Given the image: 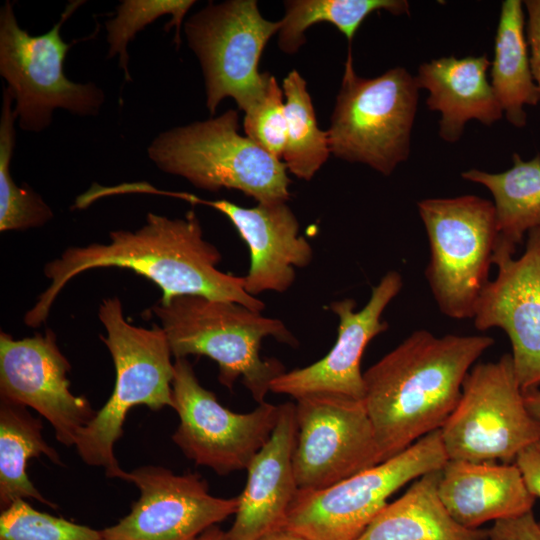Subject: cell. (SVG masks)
<instances>
[{
    "label": "cell",
    "instance_id": "15",
    "mask_svg": "<svg viewBox=\"0 0 540 540\" xmlns=\"http://www.w3.org/2000/svg\"><path fill=\"white\" fill-rule=\"evenodd\" d=\"M71 366L53 331L16 340L0 334V396L30 407L53 427L58 442L74 446L96 414L85 396L71 392Z\"/></svg>",
    "mask_w": 540,
    "mask_h": 540
},
{
    "label": "cell",
    "instance_id": "32",
    "mask_svg": "<svg viewBox=\"0 0 540 540\" xmlns=\"http://www.w3.org/2000/svg\"><path fill=\"white\" fill-rule=\"evenodd\" d=\"M488 540H540V524L533 512L494 522Z\"/></svg>",
    "mask_w": 540,
    "mask_h": 540
},
{
    "label": "cell",
    "instance_id": "9",
    "mask_svg": "<svg viewBox=\"0 0 540 540\" xmlns=\"http://www.w3.org/2000/svg\"><path fill=\"white\" fill-rule=\"evenodd\" d=\"M71 1L46 33L31 35L17 22L13 4L0 9V75L13 95L19 127L41 132L56 109L78 116L98 115L104 93L94 83H75L64 73V60L73 43L62 39V25L82 5Z\"/></svg>",
    "mask_w": 540,
    "mask_h": 540
},
{
    "label": "cell",
    "instance_id": "3",
    "mask_svg": "<svg viewBox=\"0 0 540 540\" xmlns=\"http://www.w3.org/2000/svg\"><path fill=\"white\" fill-rule=\"evenodd\" d=\"M152 311L175 358L209 357L218 364L222 385L232 389L241 378L259 404L273 380L286 372L279 360L260 356L262 340L270 336L291 346L298 344L281 320L235 302L184 295L159 301Z\"/></svg>",
    "mask_w": 540,
    "mask_h": 540
},
{
    "label": "cell",
    "instance_id": "31",
    "mask_svg": "<svg viewBox=\"0 0 540 540\" xmlns=\"http://www.w3.org/2000/svg\"><path fill=\"white\" fill-rule=\"evenodd\" d=\"M283 90L269 73L262 97L245 113L246 137L281 160L286 144L287 120Z\"/></svg>",
    "mask_w": 540,
    "mask_h": 540
},
{
    "label": "cell",
    "instance_id": "17",
    "mask_svg": "<svg viewBox=\"0 0 540 540\" xmlns=\"http://www.w3.org/2000/svg\"><path fill=\"white\" fill-rule=\"evenodd\" d=\"M402 286L400 273L390 270L372 287L371 296L362 309L355 311L356 302L351 298L332 302L329 309L339 319L333 347L317 362L278 376L271 383L270 391L295 399L330 394L363 400V353L373 338L388 329V323L381 317Z\"/></svg>",
    "mask_w": 540,
    "mask_h": 540
},
{
    "label": "cell",
    "instance_id": "36",
    "mask_svg": "<svg viewBox=\"0 0 540 540\" xmlns=\"http://www.w3.org/2000/svg\"><path fill=\"white\" fill-rule=\"evenodd\" d=\"M259 540H307V539L295 533H292L290 531L279 529L263 536Z\"/></svg>",
    "mask_w": 540,
    "mask_h": 540
},
{
    "label": "cell",
    "instance_id": "10",
    "mask_svg": "<svg viewBox=\"0 0 540 540\" xmlns=\"http://www.w3.org/2000/svg\"><path fill=\"white\" fill-rule=\"evenodd\" d=\"M440 432L448 460L472 462L510 463L540 438V424L526 408L511 354L471 368Z\"/></svg>",
    "mask_w": 540,
    "mask_h": 540
},
{
    "label": "cell",
    "instance_id": "5",
    "mask_svg": "<svg viewBox=\"0 0 540 540\" xmlns=\"http://www.w3.org/2000/svg\"><path fill=\"white\" fill-rule=\"evenodd\" d=\"M147 154L161 171L183 177L199 189H235L265 204L287 202L290 197L285 164L240 135L235 109L161 132Z\"/></svg>",
    "mask_w": 540,
    "mask_h": 540
},
{
    "label": "cell",
    "instance_id": "23",
    "mask_svg": "<svg viewBox=\"0 0 540 540\" xmlns=\"http://www.w3.org/2000/svg\"><path fill=\"white\" fill-rule=\"evenodd\" d=\"M491 86L508 122L517 127L527 123L525 106L537 105L540 94L534 81L525 35L524 4L505 0L501 4Z\"/></svg>",
    "mask_w": 540,
    "mask_h": 540
},
{
    "label": "cell",
    "instance_id": "34",
    "mask_svg": "<svg viewBox=\"0 0 540 540\" xmlns=\"http://www.w3.org/2000/svg\"><path fill=\"white\" fill-rule=\"evenodd\" d=\"M514 463L521 471L530 492L540 498V438L524 448Z\"/></svg>",
    "mask_w": 540,
    "mask_h": 540
},
{
    "label": "cell",
    "instance_id": "35",
    "mask_svg": "<svg viewBox=\"0 0 540 540\" xmlns=\"http://www.w3.org/2000/svg\"><path fill=\"white\" fill-rule=\"evenodd\" d=\"M524 402L532 417L540 424V390L531 389L523 392Z\"/></svg>",
    "mask_w": 540,
    "mask_h": 540
},
{
    "label": "cell",
    "instance_id": "18",
    "mask_svg": "<svg viewBox=\"0 0 540 540\" xmlns=\"http://www.w3.org/2000/svg\"><path fill=\"white\" fill-rule=\"evenodd\" d=\"M162 195L210 206L228 217L249 248L250 266L244 288L254 297L266 291L286 292L294 283L295 269L312 261V247L299 234V222L286 202L244 208L227 200H203L190 193L163 191Z\"/></svg>",
    "mask_w": 540,
    "mask_h": 540
},
{
    "label": "cell",
    "instance_id": "11",
    "mask_svg": "<svg viewBox=\"0 0 540 540\" xmlns=\"http://www.w3.org/2000/svg\"><path fill=\"white\" fill-rule=\"evenodd\" d=\"M280 28V20L261 15L255 0L210 2L188 18L184 33L202 69L211 115L227 97L244 112L262 97L269 73L259 72V61Z\"/></svg>",
    "mask_w": 540,
    "mask_h": 540
},
{
    "label": "cell",
    "instance_id": "33",
    "mask_svg": "<svg viewBox=\"0 0 540 540\" xmlns=\"http://www.w3.org/2000/svg\"><path fill=\"white\" fill-rule=\"evenodd\" d=\"M527 12L526 40L534 81L540 94V0L524 1Z\"/></svg>",
    "mask_w": 540,
    "mask_h": 540
},
{
    "label": "cell",
    "instance_id": "14",
    "mask_svg": "<svg viewBox=\"0 0 540 540\" xmlns=\"http://www.w3.org/2000/svg\"><path fill=\"white\" fill-rule=\"evenodd\" d=\"M139 498L118 523L102 530L106 540H196L236 513L238 497L220 498L195 473L177 475L154 465L124 471Z\"/></svg>",
    "mask_w": 540,
    "mask_h": 540
},
{
    "label": "cell",
    "instance_id": "4",
    "mask_svg": "<svg viewBox=\"0 0 540 540\" xmlns=\"http://www.w3.org/2000/svg\"><path fill=\"white\" fill-rule=\"evenodd\" d=\"M98 315L107 332L100 339L113 359L115 385L103 407L81 430L74 446L84 463L102 467L107 477L120 479L124 470L116 459L114 446L123 434L129 410L138 405L154 411L174 407L173 355L163 328L154 324L148 329L128 323L117 297L105 299Z\"/></svg>",
    "mask_w": 540,
    "mask_h": 540
},
{
    "label": "cell",
    "instance_id": "16",
    "mask_svg": "<svg viewBox=\"0 0 540 540\" xmlns=\"http://www.w3.org/2000/svg\"><path fill=\"white\" fill-rule=\"evenodd\" d=\"M527 234L520 258L494 253L498 274L483 290L473 317L477 330L497 327L507 334L523 392L540 386V227Z\"/></svg>",
    "mask_w": 540,
    "mask_h": 540
},
{
    "label": "cell",
    "instance_id": "6",
    "mask_svg": "<svg viewBox=\"0 0 540 540\" xmlns=\"http://www.w3.org/2000/svg\"><path fill=\"white\" fill-rule=\"evenodd\" d=\"M419 86L405 68L359 76L349 48L327 130L333 156L388 176L410 153Z\"/></svg>",
    "mask_w": 540,
    "mask_h": 540
},
{
    "label": "cell",
    "instance_id": "21",
    "mask_svg": "<svg viewBox=\"0 0 540 540\" xmlns=\"http://www.w3.org/2000/svg\"><path fill=\"white\" fill-rule=\"evenodd\" d=\"M486 55L433 59L420 65L415 76L419 88L428 91L426 104L441 114L439 135L457 142L469 120L492 125L503 116L487 70Z\"/></svg>",
    "mask_w": 540,
    "mask_h": 540
},
{
    "label": "cell",
    "instance_id": "13",
    "mask_svg": "<svg viewBox=\"0 0 540 540\" xmlns=\"http://www.w3.org/2000/svg\"><path fill=\"white\" fill-rule=\"evenodd\" d=\"M296 401L299 490L327 488L384 461L363 400L313 394Z\"/></svg>",
    "mask_w": 540,
    "mask_h": 540
},
{
    "label": "cell",
    "instance_id": "30",
    "mask_svg": "<svg viewBox=\"0 0 540 540\" xmlns=\"http://www.w3.org/2000/svg\"><path fill=\"white\" fill-rule=\"evenodd\" d=\"M0 540H106L102 530L40 512L25 499L1 510Z\"/></svg>",
    "mask_w": 540,
    "mask_h": 540
},
{
    "label": "cell",
    "instance_id": "38",
    "mask_svg": "<svg viewBox=\"0 0 540 540\" xmlns=\"http://www.w3.org/2000/svg\"><path fill=\"white\" fill-rule=\"evenodd\" d=\"M539 524H540V522H539Z\"/></svg>",
    "mask_w": 540,
    "mask_h": 540
},
{
    "label": "cell",
    "instance_id": "12",
    "mask_svg": "<svg viewBox=\"0 0 540 540\" xmlns=\"http://www.w3.org/2000/svg\"><path fill=\"white\" fill-rule=\"evenodd\" d=\"M172 395L179 425L172 435L183 454L219 475L247 469L270 438L279 405L263 402L248 413H235L204 388L190 362L175 358Z\"/></svg>",
    "mask_w": 540,
    "mask_h": 540
},
{
    "label": "cell",
    "instance_id": "2",
    "mask_svg": "<svg viewBox=\"0 0 540 540\" xmlns=\"http://www.w3.org/2000/svg\"><path fill=\"white\" fill-rule=\"evenodd\" d=\"M494 342L416 330L363 373V401L384 461L442 428L467 374Z\"/></svg>",
    "mask_w": 540,
    "mask_h": 540
},
{
    "label": "cell",
    "instance_id": "8",
    "mask_svg": "<svg viewBox=\"0 0 540 540\" xmlns=\"http://www.w3.org/2000/svg\"><path fill=\"white\" fill-rule=\"evenodd\" d=\"M440 429L399 454L319 490H299L282 529L307 540H356L408 482L447 463Z\"/></svg>",
    "mask_w": 540,
    "mask_h": 540
},
{
    "label": "cell",
    "instance_id": "26",
    "mask_svg": "<svg viewBox=\"0 0 540 540\" xmlns=\"http://www.w3.org/2000/svg\"><path fill=\"white\" fill-rule=\"evenodd\" d=\"M278 32L279 48L296 53L305 43V31L316 23L334 25L349 43L362 22L372 13L385 10L394 15L408 14L405 0H288Z\"/></svg>",
    "mask_w": 540,
    "mask_h": 540
},
{
    "label": "cell",
    "instance_id": "25",
    "mask_svg": "<svg viewBox=\"0 0 540 540\" xmlns=\"http://www.w3.org/2000/svg\"><path fill=\"white\" fill-rule=\"evenodd\" d=\"M42 422L27 407L0 399V507L1 510L19 499H35L49 507L47 500L27 475L28 460L41 455L57 465L63 462L42 435Z\"/></svg>",
    "mask_w": 540,
    "mask_h": 540
},
{
    "label": "cell",
    "instance_id": "24",
    "mask_svg": "<svg viewBox=\"0 0 540 540\" xmlns=\"http://www.w3.org/2000/svg\"><path fill=\"white\" fill-rule=\"evenodd\" d=\"M512 160L506 171L470 169L461 177L490 191L499 232L496 249L514 254L524 235L540 227V154L529 161L514 154Z\"/></svg>",
    "mask_w": 540,
    "mask_h": 540
},
{
    "label": "cell",
    "instance_id": "1",
    "mask_svg": "<svg viewBox=\"0 0 540 540\" xmlns=\"http://www.w3.org/2000/svg\"><path fill=\"white\" fill-rule=\"evenodd\" d=\"M221 259L219 250L204 239L194 211L174 219L148 213L145 225L136 231H113L108 244L70 247L46 264L44 273L50 284L24 321L30 327L40 326L57 295L73 277L105 267L129 269L150 279L162 290V302L194 295L262 312L265 304L246 292L244 277L217 268Z\"/></svg>",
    "mask_w": 540,
    "mask_h": 540
},
{
    "label": "cell",
    "instance_id": "22",
    "mask_svg": "<svg viewBox=\"0 0 540 540\" xmlns=\"http://www.w3.org/2000/svg\"><path fill=\"white\" fill-rule=\"evenodd\" d=\"M441 475L439 469L417 478L356 540H488L487 530L465 528L449 514L438 493Z\"/></svg>",
    "mask_w": 540,
    "mask_h": 540
},
{
    "label": "cell",
    "instance_id": "28",
    "mask_svg": "<svg viewBox=\"0 0 540 540\" xmlns=\"http://www.w3.org/2000/svg\"><path fill=\"white\" fill-rule=\"evenodd\" d=\"M14 98L3 89L0 119V231L25 230L40 227L53 217L51 208L34 190L19 187L10 172L15 147Z\"/></svg>",
    "mask_w": 540,
    "mask_h": 540
},
{
    "label": "cell",
    "instance_id": "37",
    "mask_svg": "<svg viewBox=\"0 0 540 540\" xmlns=\"http://www.w3.org/2000/svg\"><path fill=\"white\" fill-rule=\"evenodd\" d=\"M196 540H226L225 532L216 525L204 531Z\"/></svg>",
    "mask_w": 540,
    "mask_h": 540
},
{
    "label": "cell",
    "instance_id": "19",
    "mask_svg": "<svg viewBox=\"0 0 540 540\" xmlns=\"http://www.w3.org/2000/svg\"><path fill=\"white\" fill-rule=\"evenodd\" d=\"M277 424L248 468L243 492L226 540H259L282 529L299 488L293 470L297 422L295 404L279 405Z\"/></svg>",
    "mask_w": 540,
    "mask_h": 540
},
{
    "label": "cell",
    "instance_id": "29",
    "mask_svg": "<svg viewBox=\"0 0 540 540\" xmlns=\"http://www.w3.org/2000/svg\"><path fill=\"white\" fill-rule=\"evenodd\" d=\"M195 4L194 0H123L116 7V15L105 23L109 45L107 58L119 55V66L126 81H132L128 70L127 46L135 35L157 18L170 15L171 21L164 28H175L174 42L180 45L181 25L185 15Z\"/></svg>",
    "mask_w": 540,
    "mask_h": 540
},
{
    "label": "cell",
    "instance_id": "27",
    "mask_svg": "<svg viewBox=\"0 0 540 540\" xmlns=\"http://www.w3.org/2000/svg\"><path fill=\"white\" fill-rule=\"evenodd\" d=\"M287 120L282 156L288 172L310 181L331 154L327 131L319 128L307 83L297 70L283 79Z\"/></svg>",
    "mask_w": 540,
    "mask_h": 540
},
{
    "label": "cell",
    "instance_id": "7",
    "mask_svg": "<svg viewBox=\"0 0 540 540\" xmlns=\"http://www.w3.org/2000/svg\"><path fill=\"white\" fill-rule=\"evenodd\" d=\"M429 241L425 276L439 310L473 319L499 239L493 202L476 195L417 203Z\"/></svg>",
    "mask_w": 540,
    "mask_h": 540
},
{
    "label": "cell",
    "instance_id": "20",
    "mask_svg": "<svg viewBox=\"0 0 540 540\" xmlns=\"http://www.w3.org/2000/svg\"><path fill=\"white\" fill-rule=\"evenodd\" d=\"M438 493L452 518L469 529L524 515L536 499L515 463L448 460Z\"/></svg>",
    "mask_w": 540,
    "mask_h": 540
}]
</instances>
